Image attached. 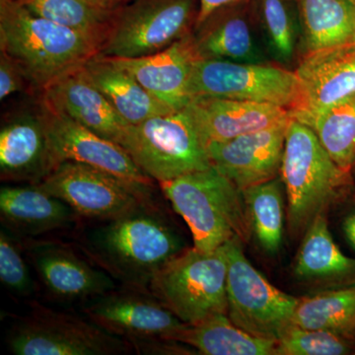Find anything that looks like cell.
I'll return each mask as SVG.
<instances>
[{"label":"cell","mask_w":355,"mask_h":355,"mask_svg":"<svg viewBox=\"0 0 355 355\" xmlns=\"http://www.w3.org/2000/svg\"><path fill=\"white\" fill-rule=\"evenodd\" d=\"M0 216L2 227L16 237H36L69 228L80 217L67 203L30 184L2 187Z\"/></svg>","instance_id":"22"},{"label":"cell","mask_w":355,"mask_h":355,"mask_svg":"<svg viewBox=\"0 0 355 355\" xmlns=\"http://www.w3.org/2000/svg\"><path fill=\"white\" fill-rule=\"evenodd\" d=\"M258 27L250 0L220 7L193 30L200 58L241 64H273L265 46L258 41Z\"/></svg>","instance_id":"17"},{"label":"cell","mask_w":355,"mask_h":355,"mask_svg":"<svg viewBox=\"0 0 355 355\" xmlns=\"http://www.w3.org/2000/svg\"><path fill=\"white\" fill-rule=\"evenodd\" d=\"M250 4L268 58L291 69L297 64L300 38L297 0H250Z\"/></svg>","instance_id":"26"},{"label":"cell","mask_w":355,"mask_h":355,"mask_svg":"<svg viewBox=\"0 0 355 355\" xmlns=\"http://www.w3.org/2000/svg\"><path fill=\"white\" fill-rule=\"evenodd\" d=\"M184 109L205 146L259 132L291 119L289 112L282 107L224 98H191Z\"/></svg>","instance_id":"19"},{"label":"cell","mask_w":355,"mask_h":355,"mask_svg":"<svg viewBox=\"0 0 355 355\" xmlns=\"http://www.w3.org/2000/svg\"><path fill=\"white\" fill-rule=\"evenodd\" d=\"M345 336L291 324L277 340V355H342L349 352Z\"/></svg>","instance_id":"32"},{"label":"cell","mask_w":355,"mask_h":355,"mask_svg":"<svg viewBox=\"0 0 355 355\" xmlns=\"http://www.w3.org/2000/svg\"><path fill=\"white\" fill-rule=\"evenodd\" d=\"M296 121L310 128L336 164L349 172L355 161V96Z\"/></svg>","instance_id":"30"},{"label":"cell","mask_w":355,"mask_h":355,"mask_svg":"<svg viewBox=\"0 0 355 355\" xmlns=\"http://www.w3.org/2000/svg\"><path fill=\"white\" fill-rule=\"evenodd\" d=\"M297 62L324 49L355 46V4L349 0H297Z\"/></svg>","instance_id":"24"},{"label":"cell","mask_w":355,"mask_h":355,"mask_svg":"<svg viewBox=\"0 0 355 355\" xmlns=\"http://www.w3.org/2000/svg\"><path fill=\"white\" fill-rule=\"evenodd\" d=\"M294 272L300 279H334L355 273V260L336 246L324 214L317 216L305 231Z\"/></svg>","instance_id":"27"},{"label":"cell","mask_w":355,"mask_h":355,"mask_svg":"<svg viewBox=\"0 0 355 355\" xmlns=\"http://www.w3.org/2000/svg\"><path fill=\"white\" fill-rule=\"evenodd\" d=\"M188 93L275 105L293 111L300 100V85L294 70L275 64H241L200 58L191 70Z\"/></svg>","instance_id":"8"},{"label":"cell","mask_w":355,"mask_h":355,"mask_svg":"<svg viewBox=\"0 0 355 355\" xmlns=\"http://www.w3.org/2000/svg\"><path fill=\"white\" fill-rule=\"evenodd\" d=\"M84 304L87 319L133 345L150 340H173L188 324L149 289L116 287Z\"/></svg>","instance_id":"12"},{"label":"cell","mask_w":355,"mask_h":355,"mask_svg":"<svg viewBox=\"0 0 355 355\" xmlns=\"http://www.w3.org/2000/svg\"><path fill=\"white\" fill-rule=\"evenodd\" d=\"M55 169L41 111L21 113L0 130L1 179L38 184Z\"/></svg>","instance_id":"21"},{"label":"cell","mask_w":355,"mask_h":355,"mask_svg":"<svg viewBox=\"0 0 355 355\" xmlns=\"http://www.w3.org/2000/svg\"><path fill=\"white\" fill-rule=\"evenodd\" d=\"M38 186L79 216L98 220L114 218L153 198V187L130 183L74 161L60 163Z\"/></svg>","instance_id":"11"},{"label":"cell","mask_w":355,"mask_h":355,"mask_svg":"<svg viewBox=\"0 0 355 355\" xmlns=\"http://www.w3.org/2000/svg\"><path fill=\"white\" fill-rule=\"evenodd\" d=\"M349 171L336 164L314 132L291 119L279 176L287 198L293 234L305 232L349 184Z\"/></svg>","instance_id":"4"},{"label":"cell","mask_w":355,"mask_h":355,"mask_svg":"<svg viewBox=\"0 0 355 355\" xmlns=\"http://www.w3.org/2000/svg\"><path fill=\"white\" fill-rule=\"evenodd\" d=\"M28 10L104 43L113 9L102 0H19Z\"/></svg>","instance_id":"31"},{"label":"cell","mask_w":355,"mask_h":355,"mask_svg":"<svg viewBox=\"0 0 355 355\" xmlns=\"http://www.w3.org/2000/svg\"><path fill=\"white\" fill-rule=\"evenodd\" d=\"M102 1L104 2L105 6L114 10V8L125 3L128 0H102Z\"/></svg>","instance_id":"37"},{"label":"cell","mask_w":355,"mask_h":355,"mask_svg":"<svg viewBox=\"0 0 355 355\" xmlns=\"http://www.w3.org/2000/svg\"><path fill=\"white\" fill-rule=\"evenodd\" d=\"M241 241L226 243L227 315L243 330L277 340L293 324L299 298L273 286L243 253Z\"/></svg>","instance_id":"9"},{"label":"cell","mask_w":355,"mask_h":355,"mask_svg":"<svg viewBox=\"0 0 355 355\" xmlns=\"http://www.w3.org/2000/svg\"><path fill=\"white\" fill-rule=\"evenodd\" d=\"M107 58L132 74L151 94L176 111L190 102L189 81L193 65L200 58L193 33L153 55Z\"/></svg>","instance_id":"20"},{"label":"cell","mask_w":355,"mask_h":355,"mask_svg":"<svg viewBox=\"0 0 355 355\" xmlns=\"http://www.w3.org/2000/svg\"><path fill=\"white\" fill-rule=\"evenodd\" d=\"M293 324L347 336L355 331V284L299 298Z\"/></svg>","instance_id":"29"},{"label":"cell","mask_w":355,"mask_h":355,"mask_svg":"<svg viewBox=\"0 0 355 355\" xmlns=\"http://www.w3.org/2000/svg\"><path fill=\"white\" fill-rule=\"evenodd\" d=\"M102 42L0 0V51L17 62L33 91L43 92L101 53Z\"/></svg>","instance_id":"2"},{"label":"cell","mask_w":355,"mask_h":355,"mask_svg":"<svg viewBox=\"0 0 355 355\" xmlns=\"http://www.w3.org/2000/svg\"><path fill=\"white\" fill-rule=\"evenodd\" d=\"M159 184L188 224L198 251H214L231 240H249L252 230L242 191L214 166Z\"/></svg>","instance_id":"3"},{"label":"cell","mask_w":355,"mask_h":355,"mask_svg":"<svg viewBox=\"0 0 355 355\" xmlns=\"http://www.w3.org/2000/svg\"><path fill=\"white\" fill-rule=\"evenodd\" d=\"M343 232L352 246L355 248V214H350L343 222Z\"/></svg>","instance_id":"36"},{"label":"cell","mask_w":355,"mask_h":355,"mask_svg":"<svg viewBox=\"0 0 355 355\" xmlns=\"http://www.w3.org/2000/svg\"><path fill=\"white\" fill-rule=\"evenodd\" d=\"M41 103L121 146L132 125L112 106L84 67L49 86L42 92Z\"/></svg>","instance_id":"18"},{"label":"cell","mask_w":355,"mask_h":355,"mask_svg":"<svg viewBox=\"0 0 355 355\" xmlns=\"http://www.w3.org/2000/svg\"><path fill=\"white\" fill-rule=\"evenodd\" d=\"M226 244L211 252L187 249L154 277L153 292L182 322L197 324L227 314Z\"/></svg>","instance_id":"5"},{"label":"cell","mask_w":355,"mask_h":355,"mask_svg":"<svg viewBox=\"0 0 355 355\" xmlns=\"http://www.w3.org/2000/svg\"><path fill=\"white\" fill-rule=\"evenodd\" d=\"M25 249L44 288L58 300L85 303L116 287L108 272L69 248L57 243L30 242Z\"/></svg>","instance_id":"15"},{"label":"cell","mask_w":355,"mask_h":355,"mask_svg":"<svg viewBox=\"0 0 355 355\" xmlns=\"http://www.w3.org/2000/svg\"><path fill=\"white\" fill-rule=\"evenodd\" d=\"M300 85L298 106L291 119L303 118L355 96V46L315 51L294 69Z\"/></svg>","instance_id":"16"},{"label":"cell","mask_w":355,"mask_h":355,"mask_svg":"<svg viewBox=\"0 0 355 355\" xmlns=\"http://www.w3.org/2000/svg\"><path fill=\"white\" fill-rule=\"evenodd\" d=\"M291 119L227 141L209 144L211 165L240 191L279 177Z\"/></svg>","instance_id":"14"},{"label":"cell","mask_w":355,"mask_h":355,"mask_svg":"<svg viewBox=\"0 0 355 355\" xmlns=\"http://www.w3.org/2000/svg\"><path fill=\"white\" fill-rule=\"evenodd\" d=\"M350 2H352V3L355 4V0H349Z\"/></svg>","instance_id":"38"},{"label":"cell","mask_w":355,"mask_h":355,"mask_svg":"<svg viewBox=\"0 0 355 355\" xmlns=\"http://www.w3.org/2000/svg\"><path fill=\"white\" fill-rule=\"evenodd\" d=\"M173 340L205 355H277V340L248 333L236 326L227 314L187 324Z\"/></svg>","instance_id":"25"},{"label":"cell","mask_w":355,"mask_h":355,"mask_svg":"<svg viewBox=\"0 0 355 355\" xmlns=\"http://www.w3.org/2000/svg\"><path fill=\"white\" fill-rule=\"evenodd\" d=\"M200 0H128L114 9L100 55L135 58L165 50L191 34Z\"/></svg>","instance_id":"6"},{"label":"cell","mask_w":355,"mask_h":355,"mask_svg":"<svg viewBox=\"0 0 355 355\" xmlns=\"http://www.w3.org/2000/svg\"><path fill=\"white\" fill-rule=\"evenodd\" d=\"M243 1H247V0H200V14H198L197 25L202 23L207 16H209L216 9L223 6L240 3V2Z\"/></svg>","instance_id":"35"},{"label":"cell","mask_w":355,"mask_h":355,"mask_svg":"<svg viewBox=\"0 0 355 355\" xmlns=\"http://www.w3.org/2000/svg\"><path fill=\"white\" fill-rule=\"evenodd\" d=\"M121 146L158 183L212 166L207 146L184 109L132 125Z\"/></svg>","instance_id":"7"},{"label":"cell","mask_w":355,"mask_h":355,"mask_svg":"<svg viewBox=\"0 0 355 355\" xmlns=\"http://www.w3.org/2000/svg\"><path fill=\"white\" fill-rule=\"evenodd\" d=\"M48 135L55 168L64 161H74L110 173L130 183L153 187L154 180L147 176L132 156L120 144L83 127L57 111L40 103Z\"/></svg>","instance_id":"13"},{"label":"cell","mask_w":355,"mask_h":355,"mask_svg":"<svg viewBox=\"0 0 355 355\" xmlns=\"http://www.w3.org/2000/svg\"><path fill=\"white\" fill-rule=\"evenodd\" d=\"M84 67L112 106L130 125L176 111L151 94L132 74L100 53Z\"/></svg>","instance_id":"23"},{"label":"cell","mask_w":355,"mask_h":355,"mask_svg":"<svg viewBox=\"0 0 355 355\" xmlns=\"http://www.w3.org/2000/svg\"><path fill=\"white\" fill-rule=\"evenodd\" d=\"M81 249L123 286L148 289L156 275L186 251V242L155 200L86 231Z\"/></svg>","instance_id":"1"},{"label":"cell","mask_w":355,"mask_h":355,"mask_svg":"<svg viewBox=\"0 0 355 355\" xmlns=\"http://www.w3.org/2000/svg\"><path fill=\"white\" fill-rule=\"evenodd\" d=\"M0 280L7 291L18 296H30L34 282L17 237L6 228L0 232Z\"/></svg>","instance_id":"33"},{"label":"cell","mask_w":355,"mask_h":355,"mask_svg":"<svg viewBox=\"0 0 355 355\" xmlns=\"http://www.w3.org/2000/svg\"><path fill=\"white\" fill-rule=\"evenodd\" d=\"M27 89L32 87L23 70L6 51H0V100Z\"/></svg>","instance_id":"34"},{"label":"cell","mask_w":355,"mask_h":355,"mask_svg":"<svg viewBox=\"0 0 355 355\" xmlns=\"http://www.w3.org/2000/svg\"><path fill=\"white\" fill-rule=\"evenodd\" d=\"M17 355H111L130 352L128 340L90 320L35 306L7 336Z\"/></svg>","instance_id":"10"},{"label":"cell","mask_w":355,"mask_h":355,"mask_svg":"<svg viewBox=\"0 0 355 355\" xmlns=\"http://www.w3.org/2000/svg\"><path fill=\"white\" fill-rule=\"evenodd\" d=\"M284 191L280 176L242 191L252 234L270 254L279 251L284 239Z\"/></svg>","instance_id":"28"}]
</instances>
